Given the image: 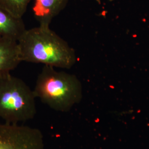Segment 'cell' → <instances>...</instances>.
<instances>
[{
    "label": "cell",
    "mask_w": 149,
    "mask_h": 149,
    "mask_svg": "<svg viewBox=\"0 0 149 149\" xmlns=\"http://www.w3.org/2000/svg\"><path fill=\"white\" fill-rule=\"evenodd\" d=\"M32 1L33 0H0V6L17 17L22 18Z\"/></svg>",
    "instance_id": "obj_8"
},
{
    "label": "cell",
    "mask_w": 149,
    "mask_h": 149,
    "mask_svg": "<svg viewBox=\"0 0 149 149\" xmlns=\"http://www.w3.org/2000/svg\"><path fill=\"white\" fill-rule=\"evenodd\" d=\"M0 149H45L43 134L37 128L0 124Z\"/></svg>",
    "instance_id": "obj_4"
},
{
    "label": "cell",
    "mask_w": 149,
    "mask_h": 149,
    "mask_svg": "<svg viewBox=\"0 0 149 149\" xmlns=\"http://www.w3.org/2000/svg\"><path fill=\"white\" fill-rule=\"evenodd\" d=\"M33 90L23 80L8 74L0 79V118L6 123L18 124L37 114Z\"/></svg>",
    "instance_id": "obj_3"
},
{
    "label": "cell",
    "mask_w": 149,
    "mask_h": 149,
    "mask_svg": "<svg viewBox=\"0 0 149 149\" xmlns=\"http://www.w3.org/2000/svg\"><path fill=\"white\" fill-rule=\"evenodd\" d=\"M34 95L52 109L68 112L82 98V86L77 77L44 65L33 90Z\"/></svg>",
    "instance_id": "obj_2"
},
{
    "label": "cell",
    "mask_w": 149,
    "mask_h": 149,
    "mask_svg": "<svg viewBox=\"0 0 149 149\" xmlns=\"http://www.w3.org/2000/svg\"><path fill=\"white\" fill-rule=\"evenodd\" d=\"M26 29L22 18L0 6V37L18 42Z\"/></svg>",
    "instance_id": "obj_7"
},
{
    "label": "cell",
    "mask_w": 149,
    "mask_h": 149,
    "mask_svg": "<svg viewBox=\"0 0 149 149\" xmlns=\"http://www.w3.org/2000/svg\"><path fill=\"white\" fill-rule=\"evenodd\" d=\"M21 62L18 42L0 37V79L10 74Z\"/></svg>",
    "instance_id": "obj_6"
},
{
    "label": "cell",
    "mask_w": 149,
    "mask_h": 149,
    "mask_svg": "<svg viewBox=\"0 0 149 149\" xmlns=\"http://www.w3.org/2000/svg\"><path fill=\"white\" fill-rule=\"evenodd\" d=\"M69 0H33L32 10L39 25L48 26L66 7Z\"/></svg>",
    "instance_id": "obj_5"
},
{
    "label": "cell",
    "mask_w": 149,
    "mask_h": 149,
    "mask_svg": "<svg viewBox=\"0 0 149 149\" xmlns=\"http://www.w3.org/2000/svg\"><path fill=\"white\" fill-rule=\"evenodd\" d=\"M18 45L21 61L67 69L77 61L74 49L48 26L26 29Z\"/></svg>",
    "instance_id": "obj_1"
}]
</instances>
